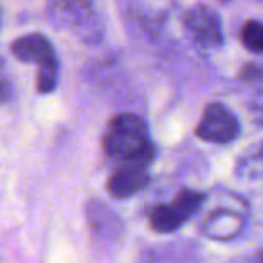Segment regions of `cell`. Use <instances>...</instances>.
<instances>
[{"mask_svg":"<svg viewBox=\"0 0 263 263\" xmlns=\"http://www.w3.org/2000/svg\"><path fill=\"white\" fill-rule=\"evenodd\" d=\"M11 98V81L6 76L4 63L0 60V103H6Z\"/></svg>","mask_w":263,"mask_h":263,"instance_id":"ba28073f","label":"cell"},{"mask_svg":"<svg viewBox=\"0 0 263 263\" xmlns=\"http://www.w3.org/2000/svg\"><path fill=\"white\" fill-rule=\"evenodd\" d=\"M11 52L20 62L38 65L36 87L40 94L54 90L58 83V56L44 34L33 33L16 38L11 45Z\"/></svg>","mask_w":263,"mask_h":263,"instance_id":"7a4b0ae2","label":"cell"},{"mask_svg":"<svg viewBox=\"0 0 263 263\" xmlns=\"http://www.w3.org/2000/svg\"><path fill=\"white\" fill-rule=\"evenodd\" d=\"M204 195L193 190H182L172 204L157 205L150 211V226L157 233H172L179 229L190 216L200 209Z\"/></svg>","mask_w":263,"mask_h":263,"instance_id":"3957f363","label":"cell"},{"mask_svg":"<svg viewBox=\"0 0 263 263\" xmlns=\"http://www.w3.org/2000/svg\"><path fill=\"white\" fill-rule=\"evenodd\" d=\"M103 150L121 164L146 166L154 159V144L148 137V126L139 116L119 114L106 124Z\"/></svg>","mask_w":263,"mask_h":263,"instance_id":"6da1fadb","label":"cell"},{"mask_svg":"<svg viewBox=\"0 0 263 263\" xmlns=\"http://www.w3.org/2000/svg\"><path fill=\"white\" fill-rule=\"evenodd\" d=\"M150 177L146 166L139 164H121L106 180V190L114 198H128L137 195L146 184Z\"/></svg>","mask_w":263,"mask_h":263,"instance_id":"8992f818","label":"cell"},{"mask_svg":"<svg viewBox=\"0 0 263 263\" xmlns=\"http://www.w3.org/2000/svg\"><path fill=\"white\" fill-rule=\"evenodd\" d=\"M240 134L236 116L222 103H209L197 126V137L205 143H231Z\"/></svg>","mask_w":263,"mask_h":263,"instance_id":"277c9868","label":"cell"},{"mask_svg":"<svg viewBox=\"0 0 263 263\" xmlns=\"http://www.w3.org/2000/svg\"><path fill=\"white\" fill-rule=\"evenodd\" d=\"M0 16H2V13H0Z\"/></svg>","mask_w":263,"mask_h":263,"instance_id":"30bf717a","label":"cell"},{"mask_svg":"<svg viewBox=\"0 0 263 263\" xmlns=\"http://www.w3.org/2000/svg\"><path fill=\"white\" fill-rule=\"evenodd\" d=\"M259 155L263 157V143H261V148H259Z\"/></svg>","mask_w":263,"mask_h":263,"instance_id":"9c48e42d","label":"cell"},{"mask_svg":"<svg viewBox=\"0 0 263 263\" xmlns=\"http://www.w3.org/2000/svg\"><path fill=\"white\" fill-rule=\"evenodd\" d=\"M261 2H263V0H261Z\"/></svg>","mask_w":263,"mask_h":263,"instance_id":"8fae6325","label":"cell"},{"mask_svg":"<svg viewBox=\"0 0 263 263\" xmlns=\"http://www.w3.org/2000/svg\"><path fill=\"white\" fill-rule=\"evenodd\" d=\"M241 44L251 52H263V24L258 20H249L241 27Z\"/></svg>","mask_w":263,"mask_h":263,"instance_id":"52a82bcc","label":"cell"},{"mask_svg":"<svg viewBox=\"0 0 263 263\" xmlns=\"http://www.w3.org/2000/svg\"><path fill=\"white\" fill-rule=\"evenodd\" d=\"M186 27L193 40L202 47H218L223 42L222 20L218 13L208 6H193L186 13Z\"/></svg>","mask_w":263,"mask_h":263,"instance_id":"5b68a950","label":"cell"}]
</instances>
